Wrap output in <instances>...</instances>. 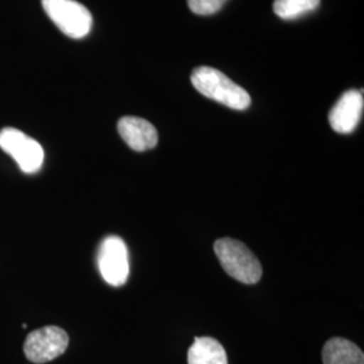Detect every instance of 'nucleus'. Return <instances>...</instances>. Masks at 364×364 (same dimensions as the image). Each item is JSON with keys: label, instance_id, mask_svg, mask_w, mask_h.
I'll return each mask as SVG.
<instances>
[{"label": "nucleus", "instance_id": "obj_1", "mask_svg": "<svg viewBox=\"0 0 364 364\" xmlns=\"http://www.w3.org/2000/svg\"><path fill=\"white\" fill-rule=\"evenodd\" d=\"M191 81L201 95L232 109L243 111L251 105L248 92L218 69L198 66L192 72Z\"/></svg>", "mask_w": 364, "mask_h": 364}, {"label": "nucleus", "instance_id": "obj_2", "mask_svg": "<svg viewBox=\"0 0 364 364\" xmlns=\"http://www.w3.org/2000/svg\"><path fill=\"white\" fill-rule=\"evenodd\" d=\"M215 252L224 272L236 281L254 285L262 278V264L245 243L232 237H221L215 242Z\"/></svg>", "mask_w": 364, "mask_h": 364}, {"label": "nucleus", "instance_id": "obj_3", "mask_svg": "<svg viewBox=\"0 0 364 364\" xmlns=\"http://www.w3.org/2000/svg\"><path fill=\"white\" fill-rule=\"evenodd\" d=\"M42 7L53 23L68 37L81 39L90 34L92 14L76 0H42Z\"/></svg>", "mask_w": 364, "mask_h": 364}, {"label": "nucleus", "instance_id": "obj_4", "mask_svg": "<svg viewBox=\"0 0 364 364\" xmlns=\"http://www.w3.org/2000/svg\"><path fill=\"white\" fill-rule=\"evenodd\" d=\"M0 147L13 156L23 173L34 174L43 165L45 151L42 146L21 130L6 127L0 131Z\"/></svg>", "mask_w": 364, "mask_h": 364}, {"label": "nucleus", "instance_id": "obj_5", "mask_svg": "<svg viewBox=\"0 0 364 364\" xmlns=\"http://www.w3.org/2000/svg\"><path fill=\"white\" fill-rule=\"evenodd\" d=\"M97 266L105 282L111 287H123L130 274L129 250L119 236H107L97 254Z\"/></svg>", "mask_w": 364, "mask_h": 364}, {"label": "nucleus", "instance_id": "obj_6", "mask_svg": "<svg viewBox=\"0 0 364 364\" xmlns=\"http://www.w3.org/2000/svg\"><path fill=\"white\" fill-rule=\"evenodd\" d=\"M69 346V336L60 326H43L33 331L25 341V353L33 363L52 362L61 356Z\"/></svg>", "mask_w": 364, "mask_h": 364}, {"label": "nucleus", "instance_id": "obj_7", "mask_svg": "<svg viewBox=\"0 0 364 364\" xmlns=\"http://www.w3.org/2000/svg\"><path fill=\"white\" fill-rule=\"evenodd\" d=\"M363 91L346 92L329 112V124L338 134H351L363 115Z\"/></svg>", "mask_w": 364, "mask_h": 364}, {"label": "nucleus", "instance_id": "obj_8", "mask_svg": "<svg viewBox=\"0 0 364 364\" xmlns=\"http://www.w3.org/2000/svg\"><path fill=\"white\" fill-rule=\"evenodd\" d=\"M117 131L122 139L134 151L151 150L158 144L156 127L142 117H124L117 122Z\"/></svg>", "mask_w": 364, "mask_h": 364}, {"label": "nucleus", "instance_id": "obj_9", "mask_svg": "<svg viewBox=\"0 0 364 364\" xmlns=\"http://www.w3.org/2000/svg\"><path fill=\"white\" fill-rule=\"evenodd\" d=\"M323 363L364 364L363 351L347 338H331L323 348Z\"/></svg>", "mask_w": 364, "mask_h": 364}, {"label": "nucleus", "instance_id": "obj_10", "mask_svg": "<svg viewBox=\"0 0 364 364\" xmlns=\"http://www.w3.org/2000/svg\"><path fill=\"white\" fill-rule=\"evenodd\" d=\"M188 364H228V358L216 338H196L188 351Z\"/></svg>", "mask_w": 364, "mask_h": 364}, {"label": "nucleus", "instance_id": "obj_11", "mask_svg": "<svg viewBox=\"0 0 364 364\" xmlns=\"http://www.w3.org/2000/svg\"><path fill=\"white\" fill-rule=\"evenodd\" d=\"M318 4L320 0H275L273 10L279 18L289 21L312 13Z\"/></svg>", "mask_w": 364, "mask_h": 364}, {"label": "nucleus", "instance_id": "obj_12", "mask_svg": "<svg viewBox=\"0 0 364 364\" xmlns=\"http://www.w3.org/2000/svg\"><path fill=\"white\" fill-rule=\"evenodd\" d=\"M225 1L227 0H188V4L197 15H212L221 10Z\"/></svg>", "mask_w": 364, "mask_h": 364}]
</instances>
